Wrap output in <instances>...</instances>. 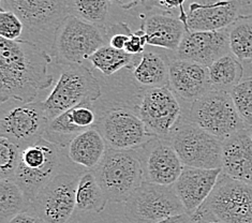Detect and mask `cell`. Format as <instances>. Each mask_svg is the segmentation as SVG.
Wrapping results in <instances>:
<instances>
[{
  "instance_id": "1",
  "label": "cell",
  "mask_w": 252,
  "mask_h": 223,
  "mask_svg": "<svg viewBox=\"0 0 252 223\" xmlns=\"http://www.w3.org/2000/svg\"><path fill=\"white\" fill-rule=\"evenodd\" d=\"M51 64V55L38 42L0 38V103L34 102L54 83Z\"/></svg>"
},
{
  "instance_id": "2",
  "label": "cell",
  "mask_w": 252,
  "mask_h": 223,
  "mask_svg": "<svg viewBox=\"0 0 252 223\" xmlns=\"http://www.w3.org/2000/svg\"><path fill=\"white\" fill-rule=\"evenodd\" d=\"M252 223V185L221 173L217 185L197 212L192 223Z\"/></svg>"
},
{
  "instance_id": "3",
  "label": "cell",
  "mask_w": 252,
  "mask_h": 223,
  "mask_svg": "<svg viewBox=\"0 0 252 223\" xmlns=\"http://www.w3.org/2000/svg\"><path fill=\"white\" fill-rule=\"evenodd\" d=\"M106 44H109L106 27L94 25L69 14L58 27L51 50L53 57L63 67L83 64Z\"/></svg>"
},
{
  "instance_id": "4",
  "label": "cell",
  "mask_w": 252,
  "mask_h": 223,
  "mask_svg": "<svg viewBox=\"0 0 252 223\" xmlns=\"http://www.w3.org/2000/svg\"><path fill=\"white\" fill-rule=\"evenodd\" d=\"M109 202L123 203L145 182L136 150L107 148L100 164L93 171Z\"/></svg>"
},
{
  "instance_id": "5",
  "label": "cell",
  "mask_w": 252,
  "mask_h": 223,
  "mask_svg": "<svg viewBox=\"0 0 252 223\" xmlns=\"http://www.w3.org/2000/svg\"><path fill=\"white\" fill-rule=\"evenodd\" d=\"M61 68L53 90L45 100L42 101L49 120L79 104L95 102L102 96L98 78L86 65L71 64Z\"/></svg>"
},
{
  "instance_id": "6",
  "label": "cell",
  "mask_w": 252,
  "mask_h": 223,
  "mask_svg": "<svg viewBox=\"0 0 252 223\" xmlns=\"http://www.w3.org/2000/svg\"><path fill=\"white\" fill-rule=\"evenodd\" d=\"M63 150L44 137L21 149L20 163L12 180L31 203L40 190L62 172Z\"/></svg>"
},
{
  "instance_id": "7",
  "label": "cell",
  "mask_w": 252,
  "mask_h": 223,
  "mask_svg": "<svg viewBox=\"0 0 252 223\" xmlns=\"http://www.w3.org/2000/svg\"><path fill=\"white\" fill-rule=\"evenodd\" d=\"M188 120L222 142L249 128L239 116L230 92L216 88L192 102Z\"/></svg>"
},
{
  "instance_id": "8",
  "label": "cell",
  "mask_w": 252,
  "mask_h": 223,
  "mask_svg": "<svg viewBox=\"0 0 252 223\" xmlns=\"http://www.w3.org/2000/svg\"><path fill=\"white\" fill-rule=\"evenodd\" d=\"M128 106L140 116L149 131L158 138L170 140L184 123L182 105L177 96L169 87L141 88Z\"/></svg>"
},
{
  "instance_id": "9",
  "label": "cell",
  "mask_w": 252,
  "mask_h": 223,
  "mask_svg": "<svg viewBox=\"0 0 252 223\" xmlns=\"http://www.w3.org/2000/svg\"><path fill=\"white\" fill-rule=\"evenodd\" d=\"M107 147L121 150H137L156 137L140 116L126 105L100 110L95 126Z\"/></svg>"
},
{
  "instance_id": "10",
  "label": "cell",
  "mask_w": 252,
  "mask_h": 223,
  "mask_svg": "<svg viewBox=\"0 0 252 223\" xmlns=\"http://www.w3.org/2000/svg\"><path fill=\"white\" fill-rule=\"evenodd\" d=\"M185 213L173 186L144 182L125 203V216L130 223H158Z\"/></svg>"
},
{
  "instance_id": "11",
  "label": "cell",
  "mask_w": 252,
  "mask_h": 223,
  "mask_svg": "<svg viewBox=\"0 0 252 223\" xmlns=\"http://www.w3.org/2000/svg\"><path fill=\"white\" fill-rule=\"evenodd\" d=\"M49 123L42 101L25 103L9 100L1 103L0 136L8 138L21 149L43 137Z\"/></svg>"
},
{
  "instance_id": "12",
  "label": "cell",
  "mask_w": 252,
  "mask_h": 223,
  "mask_svg": "<svg viewBox=\"0 0 252 223\" xmlns=\"http://www.w3.org/2000/svg\"><path fill=\"white\" fill-rule=\"evenodd\" d=\"M1 10L13 12L29 33L52 44L58 27L70 14L68 0H1Z\"/></svg>"
},
{
  "instance_id": "13",
  "label": "cell",
  "mask_w": 252,
  "mask_h": 223,
  "mask_svg": "<svg viewBox=\"0 0 252 223\" xmlns=\"http://www.w3.org/2000/svg\"><path fill=\"white\" fill-rule=\"evenodd\" d=\"M170 141L184 166L205 170L222 167L223 142L189 120L178 127Z\"/></svg>"
},
{
  "instance_id": "14",
  "label": "cell",
  "mask_w": 252,
  "mask_h": 223,
  "mask_svg": "<svg viewBox=\"0 0 252 223\" xmlns=\"http://www.w3.org/2000/svg\"><path fill=\"white\" fill-rule=\"evenodd\" d=\"M82 175L58 173L33 198L32 212L44 223H67L76 209V188Z\"/></svg>"
},
{
  "instance_id": "15",
  "label": "cell",
  "mask_w": 252,
  "mask_h": 223,
  "mask_svg": "<svg viewBox=\"0 0 252 223\" xmlns=\"http://www.w3.org/2000/svg\"><path fill=\"white\" fill-rule=\"evenodd\" d=\"M136 152L147 183L171 187L184 171L185 166L170 140L154 138Z\"/></svg>"
},
{
  "instance_id": "16",
  "label": "cell",
  "mask_w": 252,
  "mask_h": 223,
  "mask_svg": "<svg viewBox=\"0 0 252 223\" xmlns=\"http://www.w3.org/2000/svg\"><path fill=\"white\" fill-rule=\"evenodd\" d=\"M245 3L221 0H195L187 11L188 32H219L227 29L241 16Z\"/></svg>"
},
{
  "instance_id": "17",
  "label": "cell",
  "mask_w": 252,
  "mask_h": 223,
  "mask_svg": "<svg viewBox=\"0 0 252 223\" xmlns=\"http://www.w3.org/2000/svg\"><path fill=\"white\" fill-rule=\"evenodd\" d=\"M95 102H86L62 113L50 120L43 137L64 149L75 136L95 128L100 117V108Z\"/></svg>"
},
{
  "instance_id": "18",
  "label": "cell",
  "mask_w": 252,
  "mask_h": 223,
  "mask_svg": "<svg viewBox=\"0 0 252 223\" xmlns=\"http://www.w3.org/2000/svg\"><path fill=\"white\" fill-rule=\"evenodd\" d=\"M175 53V59L189 60L209 67L216 60L231 54L229 30L186 32Z\"/></svg>"
},
{
  "instance_id": "19",
  "label": "cell",
  "mask_w": 252,
  "mask_h": 223,
  "mask_svg": "<svg viewBox=\"0 0 252 223\" xmlns=\"http://www.w3.org/2000/svg\"><path fill=\"white\" fill-rule=\"evenodd\" d=\"M222 173V168L184 167L181 176L174 185V189L187 214L190 216L197 212L211 195Z\"/></svg>"
},
{
  "instance_id": "20",
  "label": "cell",
  "mask_w": 252,
  "mask_h": 223,
  "mask_svg": "<svg viewBox=\"0 0 252 223\" xmlns=\"http://www.w3.org/2000/svg\"><path fill=\"white\" fill-rule=\"evenodd\" d=\"M169 88L178 98L192 103L213 88L208 67L189 60L174 59L170 63Z\"/></svg>"
},
{
  "instance_id": "21",
  "label": "cell",
  "mask_w": 252,
  "mask_h": 223,
  "mask_svg": "<svg viewBox=\"0 0 252 223\" xmlns=\"http://www.w3.org/2000/svg\"><path fill=\"white\" fill-rule=\"evenodd\" d=\"M221 168L229 177L252 185V137L249 128L223 141Z\"/></svg>"
},
{
  "instance_id": "22",
  "label": "cell",
  "mask_w": 252,
  "mask_h": 223,
  "mask_svg": "<svg viewBox=\"0 0 252 223\" xmlns=\"http://www.w3.org/2000/svg\"><path fill=\"white\" fill-rule=\"evenodd\" d=\"M142 28L147 34V44L176 52L185 37L186 27L177 16L155 13L143 17Z\"/></svg>"
},
{
  "instance_id": "23",
  "label": "cell",
  "mask_w": 252,
  "mask_h": 223,
  "mask_svg": "<svg viewBox=\"0 0 252 223\" xmlns=\"http://www.w3.org/2000/svg\"><path fill=\"white\" fill-rule=\"evenodd\" d=\"M107 148L104 137L93 128L75 136L64 149L71 162L86 171H94L103 159Z\"/></svg>"
},
{
  "instance_id": "24",
  "label": "cell",
  "mask_w": 252,
  "mask_h": 223,
  "mask_svg": "<svg viewBox=\"0 0 252 223\" xmlns=\"http://www.w3.org/2000/svg\"><path fill=\"white\" fill-rule=\"evenodd\" d=\"M170 64L157 52H144L137 64L131 69L132 78L141 88L169 87Z\"/></svg>"
},
{
  "instance_id": "25",
  "label": "cell",
  "mask_w": 252,
  "mask_h": 223,
  "mask_svg": "<svg viewBox=\"0 0 252 223\" xmlns=\"http://www.w3.org/2000/svg\"><path fill=\"white\" fill-rule=\"evenodd\" d=\"M107 202L109 198L102 190L94 172L83 173L76 188V209L100 214L104 210Z\"/></svg>"
},
{
  "instance_id": "26",
  "label": "cell",
  "mask_w": 252,
  "mask_h": 223,
  "mask_svg": "<svg viewBox=\"0 0 252 223\" xmlns=\"http://www.w3.org/2000/svg\"><path fill=\"white\" fill-rule=\"evenodd\" d=\"M140 57L141 55H130L125 51L115 50L106 44L94 52L88 62L103 75L112 76L124 69L131 70L139 62Z\"/></svg>"
},
{
  "instance_id": "27",
  "label": "cell",
  "mask_w": 252,
  "mask_h": 223,
  "mask_svg": "<svg viewBox=\"0 0 252 223\" xmlns=\"http://www.w3.org/2000/svg\"><path fill=\"white\" fill-rule=\"evenodd\" d=\"M208 72L213 88L231 92L243 81L244 68L235 56L227 54L209 65Z\"/></svg>"
},
{
  "instance_id": "28",
  "label": "cell",
  "mask_w": 252,
  "mask_h": 223,
  "mask_svg": "<svg viewBox=\"0 0 252 223\" xmlns=\"http://www.w3.org/2000/svg\"><path fill=\"white\" fill-rule=\"evenodd\" d=\"M27 200L17 184L10 179L0 180V222L8 223L12 218L31 209Z\"/></svg>"
},
{
  "instance_id": "29",
  "label": "cell",
  "mask_w": 252,
  "mask_h": 223,
  "mask_svg": "<svg viewBox=\"0 0 252 223\" xmlns=\"http://www.w3.org/2000/svg\"><path fill=\"white\" fill-rule=\"evenodd\" d=\"M227 30L232 55L239 62L252 63V15H241Z\"/></svg>"
},
{
  "instance_id": "30",
  "label": "cell",
  "mask_w": 252,
  "mask_h": 223,
  "mask_svg": "<svg viewBox=\"0 0 252 223\" xmlns=\"http://www.w3.org/2000/svg\"><path fill=\"white\" fill-rule=\"evenodd\" d=\"M111 4L110 0H68L71 15L100 27H105Z\"/></svg>"
},
{
  "instance_id": "31",
  "label": "cell",
  "mask_w": 252,
  "mask_h": 223,
  "mask_svg": "<svg viewBox=\"0 0 252 223\" xmlns=\"http://www.w3.org/2000/svg\"><path fill=\"white\" fill-rule=\"evenodd\" d=\"M234 105L248 127H252V76L245 78L231 92Z\"/></svg>"
},
{
  "instance_id": "32",
  "label": "cell",
  "mask_w": 252,
  "mask_h": 223,
  "mask_svg": "<svg viewBox=\"0 0 252 223\" xmlns=\"http://www.w3.org/2000/svg\"><path fill=\"white\" fill-rule=\"evenodd\" d=\"M21 148L8 138L0 136V180L14 177L20 163Z\"/></svg>"
},
{
  "instance_id": "33",
  "label": "cell",
  "mask_w": 252,
  "mask_h": 223,
  "mask_svg": "<svg viewBox=\"0 0 252 223\" xmlns=\"http://www.w3.org/2000/svg\"><path fill=\"white\" fill-rule=\"evenodd\" d=\"M24 29L25 26L16 14L11 11L1 10L0 12V38L9 41L20 40Z\"/></svg>"
},
{
  "instance_id": "34",
  "label": "cell",
  "mask_w": 252,
  "mask_h": 223,
  "mask_svg": "<svg viewBox=\"0 0 252 223\" xmlns=\"http://www.w3.org/2000/svg\"><path fill=\"white\" fill-rule=\"evenodd\" d=\"M187 0H145L143 5L148 10L154 8L161 10L163 13L176 16L175 12L178 13V19L183 22L187 32V11L185 9V3Z\"/></svg>"
},
{
  "instance_id": "35",
  "label": "cell",
  "mask_w": 252,
  "mask_h": 223,
  "mask_svg": "<svg viewBox=\"0 0 252 223\" xmlns=\"http://www.w3.org/2000/svg\"><path fill=\"white\" fill-rule=\"evenodd\" d=\"M106 29L109 34V45L115 50L125 51L126 44L128 43L130 35L132 34L128 24L117 23Z\"/></svg>"
},
{
  "instance_id": "36",
  "label": "cell",
  "mask_w": 252,
  "mask_h": 223,
  "mask_svg": "<svg viewBox=\"0 0 252 223\" xmlns=\"http://www.w3.org/2000/svg\"><path fill=\"white\" fill-rule=\"evenodd\" d=\"M147 44V34L143 28L132 32L128 43L126 44L125 52L130 54V55L139 56L146 51Z\"/></svg>"
},
{
  "instance_id": "37",
  "label": "cell",
  "mask_w": 252,
  "mask_h": 223,
  "mask_svg": "<svg viewBox=\"0 0 252 223\" xmlns=\"http://www.w3.org/2000/svg\"><path fill=\"white\" fill-rule=\"evenodd\" d=\"M8 223H44V221L39 218L31 208L25 213H22L15 216L14 218H12Z\"/></svg>"
},
{
  "instance_id": "38",
  "label": "cell",
  "mask_w": 252,
  "mask_h": 223,
  "mask_svg": "<svg viewBox=\"0 0 252 223\" xmlns=\"http://www.w3.org/2000/svg\"><path fill=\"white\" fill-rule=\"evenodd\" d=\"M110 1L123 10L129 11L143 4L145 0H110Z\"/></svg>"
},
{
  "instance_id": "39",
  "label": "cell",
  "mask_w": 252,
  "mask_h": 223,
  "mask_svg": "<svg viewBox=\"0 0 252 223\" xmlns=\"http://www.w3.org/2000/svg\"><path fill=\"white\" fill-rule=\"evenodd\" d=\"M158 223H192V222H191V216L187 213H185V214L169 217V218L162 220Z\"/></svg>"
},
{
  "instance_id": "40",
  "label": "cell",
  "mask_w": 252,
  "mask_h": 223,
  "mask_svg": "<svg viewBox=\"0 0 252 223\" xmlns=\"http://www.w3.org/2000/svg\"><path fill=\"white\" fill-rule=\"evenodd\" d=\"M221 1H241L245 4H249L251 0H221Z\"/></svg>"
},
{
  "instance_id": "41",
  "label": "cell",
  "mask_w": 252,
  "mask_h": 223,
  "mask_svg": "<svg viewBox=\"0 0 252 223\" xmlns=\"http://www.w3.org/2000/svg\"><path fill=\"white\" fill-rule=\"evenodd\" d=\"M202 223H222V222H218V221H208V222H202Z\"/></svg>"
},
{
  "instance_id": "42",
  "label": "cell",
  "mask_w": 252,
  "mask_h": 223,
  "mask_svg": "<svg viewBox=\"0 0 252 223\" xmlns=\"http://www.w3.org/2000/svg\"><path fill=\"white\" fill-rule=\"evenodd\" d=\"M249 132H250L251 137H252V127H249Z\"/></svg>"
},
{
  "instance_id": "43",
  "label": "cell",
  "mask_w": 252,
  "mask_h": 223,
  "mask_svg": "<svg viewBox=\"0 0 252 223\" xmlns=\"http://www.w3.org/2000/svg\"><path fill=\"white\" fill-rule=\"evenodd\" d=\"M251 1H252V0H251Z\"/></svg>"
}]
</instances>
